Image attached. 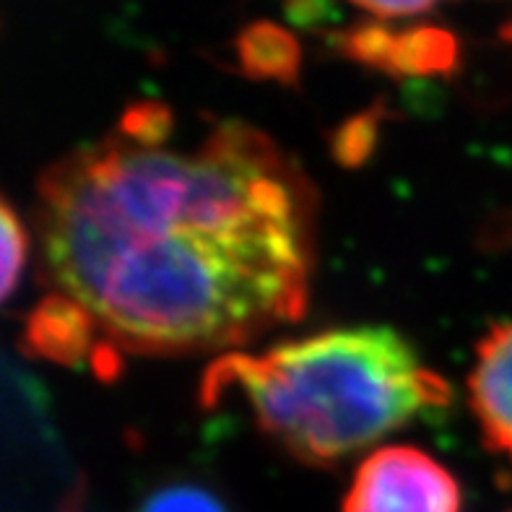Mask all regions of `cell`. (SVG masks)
Wrapping results in <instances>:
<instances>
[{"mask_svg": "<svg viewBox=\"0 0 512 512\" xmlns=\"http://www.w3.org/2000/svg\"><path fill=\"white\" fill-rule=\"evenodd\" d=\"M450 383L388 325L331 328L206 367L198 403H240L260 435L297 463L333 468L411 422L442 414Z\"/></svg>", "mask_w": 512, "mask_h": 512, "instance_id": "7a4b0ae2", "label": "cell"}, {"mask_svg": "<svg viewBox=\"0 0 512 512\" xmlns=\"http://www.w3.org/2000/svg\"><path fill=\"white\" fill-rule=\"evenodd\" d=\"M461 484L414 445L377 448L359 463L341 512H461Z\"/></svg>", "mask_w": 512, "mask_h": 512, "instance_id": "3957f363", "label": "cell"}, {"mask_svg": "<svg viewBox=\"0 0 512 512\" xmlns=\"http://www.w3.org/2000/svg\"><path fill=\"white\" fill-rule=\"evenodd\" d=\"M21 344L34 359L65 367L94 364L99 351L107 346L89 310L60 292H50L29 312Z\"/></svg>", "mask_w": 512, "mask_h": 512, "instance_id": "8992f818", "label": "cell"}, {"mask_svg": "<svg viewBox=\"0 0 512 512\" xmlns=\"http://www.w3.org/2000/svg\"><path fill=\"white\" fill-rule=\"evenodd\" d=\"M29 260V229L0 195V305L16 292Z\"/></svg>", "mask_w": 512, "mask_h": 512, "instance_id": "9c48e42d", "label": "cell"}, {"mask_svg": "<svg viewBox=\"0 0 512 512\" xmlns=\"http://www.w3.org/2000/svg\"><path fill=\"white\" fill-rule=\"evenodd\" d=\"M234 55L245 76L284 86H294L299 81L302 71L299 42L271 21H255L245 26L234 42Z\"/></svg>", "mask_w": 512, "mask_h": 512, "instance_id": "52a82bcc", "label": "cell"}, {"mask_svg": "<svg viewBox=\"0 0 512 512\" xmlns=\"http://www.w3.org/2000/svg\"><path fill=\"white\" fill-rule=\"evenodd\" d=\"M377 133H380V115L367 112V115L354 117L346 125H341L338 136L333 138V154H336L338 162L349 164V167L362 164L375 149Z\"/></svg>", "mask_w": 512, "mask_h": 512, "instance_id": "30bf717a", "label": "cell"}, {"mask_svg": "<svg viewBox=\"0 0 512 512\" xmlns=\"http://www.w3.org/2000/svg\"><path fill=\"white\" fill-rule=\"evenodd\" d=\"M468 406L487 450L512 463V320L492 325L479 338Z\"/></svg>", "mask_w": 512, "mask_h": 512, "instance_id": "5b68a950", "label": "cell"}, {"mask_svg": "<svg viewBox=\"0 0 512 512\" xmlns=\"http://www.w3.org/2000/svg\"><path fill=\"white\" fill-rule=\"evenodd\" d=\"M133 512H232V507L206 481L167 476L138 497Z\"/></svg>", "mask_w": 512, "mask_h": 512, "instance_id": "ba28073f", "label": "cell"}, {"mask_svg": "<svg viewBox=\"0 0 512 512\" xmlns=\"http://www.w3.org/2000/svg\"><path fill=\"white\" fill-rule=\"evenodd\" d=\"M34 216L52 292L120 354L237 351L310 307L318 193L245 120L177 136L167 104L136 102L39 175Z\"/></svg>", "mask_w": 512, "mask_h": 512, "instance_id": "6da1fadb", "label": "cell"}, {"mask_svg": "<svg viewBox=\"0 0 512 512\" xmlns=\"http://www.w3.org/2000/svg\"><path fill=\"white\" fill-rule=\"evenodd\" d=\"M60 512H81V500H78V494H71V500L60 507Z\"/></svg>", "mask_w": 512, "mask_h": 512, "instance_id": "7c38bea8", "label": "cell"}, {"mask_svg": "<svg viewBox=\"0 0 512 512\" xmlns=\"http://www.w3.org/2000/svg\"><path fill=\"white\" fill-rule=\"evenodd\" d=\"M351 3L380 19H406V16L432 11L442 0H351Z\"/></svg>", "mask_w": 512, "mask_h": 512, "instance_id": "8fae6325", "label": "cell"}, {"mask_svg": "<svg viewBox=\"0 0 512 512\" xmlns=\"http://www.w3.org/2000/svg\"><path fill=\"white\" fill-rule=\"evenodd\" d=\"M333 42L349 60L388 76H442L455 71L461 58L458 39L440 26L393 29L388 24H359Z\"/></svg>", "mask_w": 512, "mask_h": 512, "instance_id": "277c9868", "label": "cell"}]
</instances>
